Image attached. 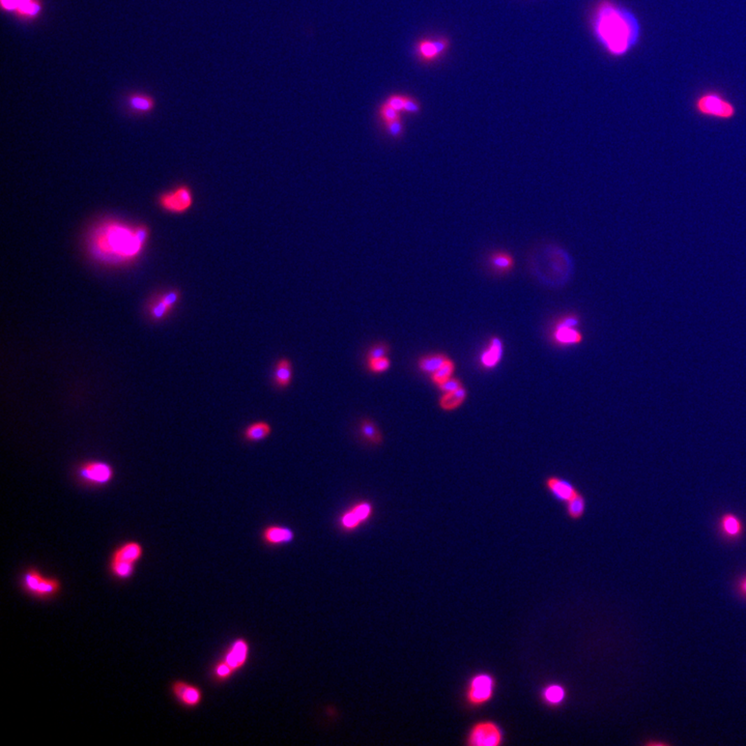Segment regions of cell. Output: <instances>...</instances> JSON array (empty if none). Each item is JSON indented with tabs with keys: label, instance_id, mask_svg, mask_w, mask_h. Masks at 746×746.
<instances>
[{
	"label": "cell",
	"instance_id": "6da1fadb",
	"mask_svg": "<svg viewBox=\"0 0 746 746\" xmlns=\"http://www.w3.org/2000/svg\"><path fill=\"white\" fill-rule=\"evenodd\" d=\"M594 38L612 59H624L638 48L643 25L638 15L616 0H599L592 10Z\"/></svg>",
	"mask_w": 746,
	"mask_h": 746
},
{
	"label": "cell",
	"instance_id": "7a4b0ae2",
	"mask_svg": "<svg viewBox=\"0 0 746 746\" xmlns=\"http://www.w3.org/2000/svg\"><path fill=\"white\" fill-rule=\"evenodd\" d=\"M145 224L107 220L96 225L89 239V251L96 261L108 265L131 263L142 254L149 240Z\"/></svg>",
	"mask_w": 746,
	"mask_h": 746
},
{
	"label": "cell",
	"instance_id": "3957f363",
	"mask_svg": "<svg viewBox=\"0 0 746 746\" xmlns=\"http://www.w3.org/2000/svg\"><path fill=\"white\" fill-rule=\"evenodd\" d=\"M692 109L696 115L705 119L729 122L738 115V107L724 91L715 87L701 89L692 98Z\"/></svg>",
	"mask_w": 746,
	"mask_h": 746
},
{
	"label": "cell",
	"instance_id": "277c9868",
	"mask_svg": "<svg viewBox=\"0 0 746 746\" xmlns=\"http://www.w3.org/2000/svg\"><path fill=\"white\" fill-rule=\"evenodd\" d=\"M142 544L136 540H129L115 548L109 559L108 569L111 576L119 580L132 578L137 563L143 557Z\"/></svg>",
	"mask_w": 746,
	"mask_h": 746
},
{
	"label": "cell",
	"instance_id": "5b68a950",
	"mask_svg": "<svg viewBox=\"0 0 746 746\" xmlns=\"http://www.w3.org/2000/svg\"><path fill=\"white\" fill-rule=\"evenodd\" d=\"M21 588L36 599L50 600L61 594L62 587L59 578L45 576L36 567H31L21 576Z\"/></svg>",
	"mask_w": 746,
	"mask_h": 746
},
{
	"label": "cell",
	"instance_id": "8992f818",
	"mask_svg": "<svg viewBox=\"0 0 746 746\" xmlns=\"http://www.w3.org/2000/svg\"><path fill=\"white\" fill-rule=\"evenodd\" d=\"M497 680L490 673H478L467 682L465 700L471 708L484 706L494 699Z\"/></svg>",
	"mask_w": 746,
	"mask_h": 746
},
{
	"label": "cell",
	"instance_id": "52a82bcc",
	"mask_svg": "<svg viewBox=\"0 0 746 746\" xmlns=\"http://www.w3.org/2000/svg\"><path fill=\"white\" fill-rule=\"evenodd\" d=\"M156 203L165 213L170 214V215H184L192 209L194 195L190 186L182 184L175 188L161 193Z\"/></svg>",
	"mask_w": 746,
	"mask_h": 746
},
{
	"label": "cell",
	"instance_id": "ba28073f",
	"mask_svg": "<svg viewBox=\"0 0 746 746\" xmlns=\"http://www.w3.org/2000/svg\"><path fill=\"white\" fill-rule=\"evenodd\" d=\"M465 743L467 746H501L505 743V733L494 720H480L471 726Z\"/></svg>",
	"mask_w": 746,
	"mask_h": 746
},
{
	"label": "cell",
	"instance_id": "9c48e42d",
	"mask_svg": "<svg viewBox=\"0 0 746 746\" xmlns=\"http://www.w3.org/2000/svg\"><path fill=\"white\" fill-rule=\"evenodd\" d=\"M451 46L448 36H430L418 41L415 45V57L421 64H430L443 59Z\"/></svg>",
	"mask_w": 746,
	"mask_h": 746
},
{
	"label": "cell",
	"instance_id": "30bf717a",
	"mask_svg": "<svg viewBox=\"0 0 746 746\" xmlns=\"http://www.w3.org/2000/svg\"><path fill=\"white\" fill-rule=\"evenodd\" d=\"M78 477L81 481L92 486H105L115 478V469L105 462L91 460L78 467Z\"/></svg>",
	"mask_w": 746,
	"mask_h": 746
},
{
	"label": "cell",
	"instance_id": "8fae6325",
	"mask_svg": "<svg viewBox=\"0 0 746 746\" xmlns=\"http://www.w3.org/2000/svg\"><path fill=\"white\" fill-rule=\"evenodd\" d=\"M182 293L179 289H170L160 293L149 303V316L153 321H162L173 313L177 303L181 300Z\"/></svg>",
	"mask_w": 746,
	"mask_h": 746
},
{
	"label": "cell",
	"instance_id": "7c38bea8",
	"mask_svg": "<svg viewBox=\"0 0 746 746\" xmlns=\"http://www.w3.org/2000/svg\"><path fill=\"white\" fill-rule=\"evenodd\" d=\"M171 694L175 700L186 708H195L203 701V692L200 688L184 680L173 681L170 685Z\"/></svg>",
	"mask_w": 746,
	"mask_h": 746
},
{
	"label": "cell",
	"instance_id": "4fadbf2b",
	"mask_svg": "<svg viewBox=\"0 0 746 746\" xmlns=\"http://www.w3.org/2000/svg\"><path fill=\"white\" fill-rule=\"evenodd\" d=\"M578 323H580V319L574 315L562 319L555 328L554 335H553L555 342L560 345H576L582 342V333L576 329Z\"/></svg>",
	"mask_w": 746,
	"mask_h": 746
},
{
	"label": "cell",
	"instance_id": "5bb4252c",
	"mask_svg": "<svg viewBox=\"0 0 746 746\" xmlns=\"http://www.w3.org/2000/svg\"><path fill=\"white\" fill-rule=\"evenodd\" d=\"M546 488H548L553 496L556 497L559 501L569 502L570 499H573L574 497L578 496L580 492L576 490V488L572 485L567 480L561 479V478L550 477L546 479Z\"/></svg>",
	"mask_w": 746,
	"mask_h": 746
},
{
	"label": "cell",
	"instance_id": "9a60e30c",
	"mask_svg": "<svg viewBox=\"0 0 746 746\" xmlns=\"http://www.w3.org/2000/svg\"><path fill=\"white\" fill-rule=\"evenodd\" d=\"M504 355V345L502 340L499 337H494L490 339V344L486 347L485 351L481 353L480 357V362H481L482 366L488 370H492V368L496 367L497 364L501 361Z\"/></svg>",
	"mask_w": 746,
	"mask_h": 746
},
{
	"label": "cell",
	"instance_id": "2e32d148",
	"mask_svg": "<svg viewBox=\"0 0 746 746\" xmlns=\"http://www.w3.org/2000/svg\"><path fill=\"white\" fill-rule=\"evenodd\" d=\"M719 529L724 537L737 539L743 533V524L738 516L733 513H726L720 518Z\"/></svg>",
	"mask_w": 746,
	"mask_h": 746
},
{
	"label": "cell",
	"instance_id": "e0dca14e",
	"mask_svg": "<svg viewBox=\"0 0 746 746\" xmlns=\"http://www.w3.org/2000/svg\"><path fill=\"white\" fill-rule=\"evenodd\" d=\"M567 692L561 684L553 683L546 686L541 692V699L548 706L557 707L565 702Z\"/></svg>",
	"mask_w": 746,
	"mask_h": 746
},
{
	"label": "cell",
	"instance_id": "ac0fdd59",
	"mask_svg": "<svg viewBox=\"0 0 746 746\" xmlns=\"http://www.w3.org/2000/svg\"><path fill=\"white\" fill-rule=\"evenodd\" d=\"M490 267L499 274L509 273L513 270L515 261L510 253L496 251L490 257Z\"/></svg>",
	"mask_w": 746,
	"mask_h": 746
},
{
	"label": "cell",
	"instance_id": "d6986e66",
	"mask_svg": "<svg viewBox=\"0 0 746 746\" xmlns=\"http://www.w3.org/2000/svg\"><path fill=\"white\" fill-rule=\"evenodd\" d=\"M2 6L8 10H18L23 16H34L40 10V6L34 0H1Z\"/></svg>",
	"mask_w": 746,
	"mask_h": 746
},
{
	"label": "cell",
	"instance_id": "ffe728a7",
	"mask_svg": "<svg viewBox=\"0 0 746 746\" xmlns=\"http://www.w3.org/2000/svg\"><path fill=\"white\" fill-rule=\"evenodd\" d=\"M467 392L466 388L462 387L455 391L444 393L439 400V407L446 411H454L460 407L466 400Z\"/></svg>",
	"mask_w": 746,
	"mask_h": 746
},
{
	"label": "cell",
	"instance_id": "44dd1931",
	"mask_svg": "<svg viewBox=\"0 0 746 746\" xmlns=\"http://www.w3.org/2000/svg\"><path fill=\"white\" fill-rule=\"evenodd\" d=\"M247 645L243 641H237L233 644V648L231 649L228 653H227L226 657H225L224 661L231 666L233 670L240 668L242 664L245 661L246 656H247Z\"/></svg>",
	"mask_w": 746,
	"mask_h": 746
},
{
	"label": "cell",
	"instance_id": "7402d4cb",
	"mask_svg": "<svg viewBox=\"0 0 746 746\" xmlns=\"http://www.w3.org/2000/svg\"><path fill=\"white\" fill-rule=\"evenodd\" d=\"M448 357L444 353H435V355L425 356V357L421 358L419 360L420 370L425 373H434L437 370L441 367L444 363L447 361Z\"/></svg>",
	"mask_w": 746,
	"mask_h": 746
},
{
	"label": "cell",
	"instance_id": "603a6c76",
	"mask_svg": "<svg viewBox=\"0 0 746 746\" xmlns=\"http://www.w3.org/2000/svg\"><path fill=\"white\" fill-rule=\"evenodd\" d=\"M566 504H567L566 510H567L568 516L571 520H580L584 516L585 511H586V499L580 492Z\"/></svg>",
	"mask_w": 746,
	"mask_h": 746
},
{
	"label": "cell",
	"instance_id": "cb8c5ba5",
	"mask_svg": "<svg viewBox=\"0 0 746 746\" xmlns=\"http://www.w3.org/2000/svg\"><path fill=\"white\" fill-rule=\"evenodd\" d=\"M293 372L288 360L282 359L278 362L275 370V381L279 387H287L291 383Z\"/></svg>",
	"mask_w": 746,
	"mask_h": 746
},
{
	"label": "cell",
	"instance_id": "d4e9b609",
	"mask_svg": "<svg viewBox=\"0 0 746 746\" xmlns=\"http://www.w3.org/2000/svg\"><path fill=\"white\" fill-rule=\"evenodd\" d=\"M271 434V426L265 422L252 424L245 430V437L249 441H261Z\"/></svg>",
	"mask_w": 746,
	"mask_h": 746
},
{
	"label": "cell",
	"instance_id": "484cf974",
	"mask_svg": "<svg viewBox=\"0 0 746 746\" xmlns=\"http://www.w3.org/2000/svg\"><path fill=\"white\" fill-rule=\"evenodd\" d=\"M454 372H455V363L448 358L447 361L441 365V367L434 373H432V381L435 385L439 386L441 383H445L448 379H451L453 376Z\"/></svg>",
	"mask_w": 746,
	"mask_h": 746
},
{
	"label": "cell",
	"instance_id": "4316f807",
	"mask_svg": "<svg viewBox=\"0 0 746 746\" xmlns=\"http://www.w3.org/2000/svg\"><path fill=\"white\" fill-rule=\"evenodd\" d=\"M265 539L270 542H274V543H280V542H286L293 539V532L288 529L283 528H270L265 531Z\"/></svg>",
	"mask_w": 746,
	"mask_h": 746
},
{
	"label": "cell",
	"instance_id": "83f0119b",
	"mask_svg": "<svg viewBox=\"0 0 746 746\" xmlns=\"http://www.w3.org/2000/svg\"><path fill=\"white\" fill-rule=\"evenodd\" d=\"M360 430H361V434L363 435L364 439H366V441L372 444L381 443V434H379L375 424L372 423L370 420H365V421L362 422Z\"/></svg>",
	"mask_w": 746,
	"mask_h": 746
},
{
	"label": "cell",
	"instance_id": "f1b7e54d",
	"mask_svg": "<svg viewBox=\"0 0 746 746\" xmlns=\"http://www.w3.org/2000/svg\"><path fill=\"white\" fill-rule=\"evenodd\" d=\"M130 107L137 112L147 113L154 108V102L149 96H134L130 98Z\"/></svg>",
	"mask_w": 746,
	"mask_h": 746
},
{
	"label": "cell",
	"instance_id": "f546056e",
	"mask_svg": "<svg viewBox=\"0 0 746 746\" xmlns=\"http://www.w3.org/2000/svg\"><path fill=\"white\" fill-rule=\"evenodd\" d=\"M400 113L402 112L396 110V109H394L393 107L390 106V105L386 102L379 107V117H381L383 124L400 119Z\"/></svg>",
	"mask_w": 746,
	"mask_h": 746
},
{
	"label": "cell",
	"instance_id": "4dcf8cb0",
	"mask_svg": "<svg viewBox=\"0 0 746 746\" xmlns=\"http://www.w3.org/2000/svg\"><path fill=\"white\" fill-rule=\"evenodd\" d=\"M388 353H389V347L383 343L374 345V346L370 349V351L367 353L368 362L373 361V360L379 359V358L387 357Z\"/></svg>",
	"mask_w": 746,
	"mask_h": 746
},
{
	"label": "cell",
	"instance_id": "1f68e13d",
	"mask_svg": "<svg viewBox=\"0 0 746 746\" xmlns=\"http://www.w3.org/2000/svg\"><path fill=\"white\" fill-rule=\"evenodd\" d=\"M407 96H404V94H392L386 100V103L400 112H404Z\"/></svg>",
	"mask_w": 746,
	"mask_h": 746
},
{
	"label": "cell",
	"instance_id": "d6a6232c",
	"mask_svg": "<svg viewBox=\"0 0 746 746\" xmlns=\"http://www.w3.org/2000/svg\"><path fill=\"white\" fill-rule=\"evenodd\" d=\"M385 128L387 132L391 135L393 138H400L402 134H404V124H402V119H397V121L390 122V123H385Z\"/></svg>",
	"mask_w": 746,
	"mask_h": 746
},
{
	"label": "cell",
	"instance_id": "836d02e7",
	"mask_svg": "<svg viewBox=\"0 0 746 746\" xmlns=\"http://www.w3.org/2000/svg\"><path fill=\"white\" fill-rule=\"evenodd\" d=\"M390 360L387 357L379 358V359L373 360V361L368 362L370 370L374 373H381L387 372L390 367Z\"/></svg>",
	"mask_w": 746,
	"mask_h": 746
},
{
	"label": "cell",
	"instance_id": "e575fe53",
	"mask_svg": "<svg viewBox=\"0 0 746 746\" xmlns=\"http://www.w3.org/2000/svg\"><path fill=\"white\" fill-rule=\"evenodd\" d=\"M437 387H439V389L441 390L443 393H448V392L455 391V390L464 387V385H462L460 379L451 377V379H448L445 383H441V385L437 386Z\"/></svg>",
	"mask_w": 746,
	"mask_h": 746
},
{
	"label": "cell",
	"instance_id": "d590c367",
	"mask_svg": "<svg viewBox=\"0 0 746 746\" xmlns=\"http://www.w3.org/2000/svg\"><path fill=\"white\" fill-rule=\"evenodd\" d=\"M351 510L355 512L356 515L359 518V520H361V522H363V520H367V518H370V513H372V506L368 503H361L359 504V505L356 506V507L353 508Z\"/></svg>",
	"mask_w": 746,
	"mask_h": 746
},
{
	"label": "cell",
	"instance_id": "8d00e7d4",
	"mask_svg": "<svg viewBox=\"0 0 746 746\" xmlns=\"http://www.w3.org/2000/svg\"><path fill=\"white\" fill-rule=\"evenodd\" d=\"M361 522L355 512L353 510L345 513V515L342 518V525L347 529H353Z\"/></svg>",
	"mask_w": 746,
	"mask_h": 746
},
{
	"label": "cell",
	"instance_id": "74e56055",
	"mask_svg": "<svg viewBox=\"0 0 746 746\" xmlns=\"http://www.w3.org/2000/svg\"><path fill=\"white\" fill-rule=\"evenodd\" d=\"M233 668L225 661L220 662L215 668V676L218 679H226L233 673Z\"/></svg>",
	"mask_w": 746,
	"mask_h": 746
},
{
	"label": "cell",
	"instance_id": "f35d334b",
	"mask_svg": "<svg viewBox=\"0 0 746 746\" xmlns=\"http://www.w3.org/2000/svg\"><path fill=\"white\" fill-rule=\"evenodd\" d=\"M420 110H421V106H420L419 102L416 98H411V96H407L404 112L417 115V113L420 112Z\"/></svg>",
	"mask_w": 746,
	"mask_h": 746
},
{
	"label": "cell",
	"instance_id": "ab89813d",
	"mask_svg": "<svg viewBox=\"0 0 746 746\" xmlns=\"http://www.w3.org/2000/svg\"><path fill=\"white\" fill-rule=\"evenodd\" d=\"M739 591H740V593L746 597V576L740 583H739Z\"/></svg>",
	"mask_w": 746,
	"mask_h": 746
},
{
	"label": "cell",
	"instance_id": "60d3db41",
	"mask_svg": "<svg viewBox=\"0 0 746 746\" xmlns=\"http://www.w3.org/2000/svg\"><path fill=\"white\" fill-rule=\"evenodd\" d=\"M647 745H668L664 743H646Z\"/></svg>",
	"mask_w": 746,
	"mask_h": 746
}]
</instances>
